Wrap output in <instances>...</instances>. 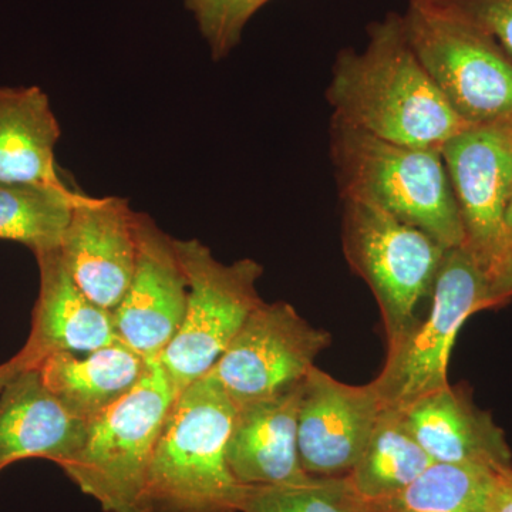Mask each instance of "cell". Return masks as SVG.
<instances>
[{"instance_id":"6da1fadb","label":"cell","mask_w":512,"mask_h":512,"mask_svg":"<svg viewBox=\"0 0 512 512\" xmlns=\"http://www.w3.org/2000/svg\"><path fill=\"white\" fill-rule=\"evenodd\" d=\"M326 100L332 119L407 146L441 150L470 127L420 62L396 12L370 23L362 50H340Z\"/></svg>"},{"instance_id":"7a4b0ae2","label":"cell","mask_w":512,"mask_h":512,"mask_svg":"<svg viewBox=\"0 0 512 512\" xmlns=\"http://www.w3.org/2000/svg\"><path fill=\"white\" fill-rule=\"evenodd\" d=\"M329 153L340 200L375 205L443 247H463V222L441 150L393 143L330 119Z\"/></svg>"},{"instance_id":"3957f363","label":"cell","mask_w":512,"mask_h":512,"mask_svg":"<svg viewBox=\"0 0 512 512\" xmlns=\"http://www.w3.org/2000/svg\"><path fill=\"white\" fill-rule=\"evenodd\" d=\"M235 410L208 375L177 394L154 450L141 512H239L247 487L227 461Z\"/></svg>"},{"instance_id":"277c9868","label":"cell","mask_w":512,"mask_h":512,"mask_svg":"<svg viewBox=\"0 0 512 512\" xmlns=\"http://www.w3.org/2000/svg\"><path fill=\"white\" fill-rule=\"evenodd\" d=\"M177 390L158 360L140 383L87 424L82 448L60 468L104 512H141L148 470Z\"/></svg>"},{"instance_id":"5b68a950","label":"cell","mask_w":512,"mask_h":512,"mask_svg":"<svg viewBox=\"0 0 512 512\" xmlns=\"http://www.w3.org/2000/svg\"><path fill=\"white\" fill-rule=\"evenodd\" d=\"M342 248L350 269L375 296L387 346L394 345L420 319V305L430 299L448 248L421 229L356 200H342Z\"/></svg>"},{"instance_id":"8992f818","label":"cell","mask_w":512,"mask_h":512,"mask_svg":"<svg viewBox=\"0 0 512 512\" xmlns=\"http://www.w3.org/2000/svg\"><path fill=\"white\" fill-rule=\"evenodd\" d=\"M494 309L490 274L466 247L448 248L429 308L399 342L387 346L373 380L384 407L402 410L448 384V362L461 326L474 313Z\"/></svg>"},{"instance_id":"52a82bcc","label":"cell","mask_w":512,"mask_h":512,"mask_svg":"<svg viewBox=\"0 0 512 512\" xmlns=\"http://www.w3.org/2000/svg\"><path fill=\"white\" fill-rule=\"evenodd\" d=\"M187 276L181 328L158 362L177 393L211 372L252 312L264 302L256 284L264 266L245 258L218 261L198 239H175Z\"/></svg>"},{"instance_id":"ba28073f","label":"cell","mask_w":512,"mask_h":512,"mask_svg":"<svg viewBox=\"0 0 512 512\" xmlns=\"http://www.w3.org/2000/svg\"><path fill=\"white\" fill-rule=\"evenodd\" d=\"M407 36L450 106L470 126L512 119V60L470 23L416 2Z\"/></svg>"},{"instance_id":"9c48e42d","label":"cell","mask_w":512,"mask_h":512,"mask_svg":"<svg viewBox=\"0 0 512 512\" xmlns=\"http://www.w3.org/2000/svg\"><path fill=\"white\" fill-rule=\"evenodd\" d=\"M332 345L328 330L315 328L288 302L265 301L249 315L212 367L235 407L299 386L316 359Z\"/></svg>"},{"instance_id":"30bf717a","label":"cell","mask_w":512,"mask_h":512,"mask_svg":"<svg viewBox=\"0 0 512 512\" xmlns=\"http://www.w3.org/2000/svg\"><path fill=\"white\" fill-rule=\"evenodd\" d=\"M464 228V247L487 269L505 254L512 191V119L470 126L441 147Z\"/></svg>"},{"instance_id":"8fae6325","label":"cell","mask_w":512,"mask_h":512,"mask_svg":"<svg viewBox=\"0 0 512 512\" xmlns=\"http://www.w3.org/2000/svg\"><path fill=\"white\" fill-rule=\"evenodd\" d=\"M137 259L123 301L113 312L117 339L148 360L173 342L187 309L188 284L175 238L137 212Z\"/></svg>"},{"instance_id":"7c38bea8","label":"cell","mask_w":512,"mask_h":512,"mask_svg":"<svg viewBox=\"0 0 512 512\" xmlns=\"http://www.w3.org/2000/svg\"><path fill=\"white\" fill-rule=\"evenodd\" d=\"M375 384L339 382L318 366L302 386L298 446L303 470L312 477L352 473L383 410Z\"/></svg>"},{"instance_id":"4fadbf2b","label":"cell","mask_w":512,"mask_h":512,"mask_svg":"<svg viewBox=\"0 0 512 512\" xmlns=\"http://www.w3.org/2000/svg\"><path fill=\"white\" fill-rule=\"evenodd\" d=\"M137 212L120 197L80 192L60 247L76 285L107 311H116L133 278Z\"/></svg>"},{"instance_id":"5bb4252c","label":"cell","mask_w":512,"mask_h":512,"mask_svg":"<svg viewBox=\"0 0 512 512\" xmlns=\"http://www.w3.org/2000/svg\"><path fill=\"white\" fill-rule=\"evenodd\" d=\"M434 463L512 468V451L493 414L480 409L466 384L436 390L400 410Z\"/></svg>"},{"instance_id":"9a60e30c","label":"cell","mask_w":512,"mask_h":512,"mask_svg":"<svg viewBox=\"0 0 512 512\" xmlns=\"http://www.w3.org/2000/svg\"><path fill=\"white\" fill-rule=\"evenodd\" d=\"M302 386L303 383L268 399L242 404L235 410L227 461L231 473L245 487L311 480L299 457Z\"/></svg>"},{"instance_id":"2e32d148","label":"cell","mask_w":512,"mask_h":512,"mask_svg":"<svg viewBox=\"0 0 512 512\" xmlns=\"http://www.w3.org/2000/svg\"><path fill=\"white\" fill-rule=\"evenodd\" d=\"M39 298L28 342L20 350L30 367L55 353L93 352L116 342L113 312L101 308L73 281L60 251L36 255Z\"/></svg>"},{"instance_id":"e0dca14e","label":"cell","mask_w":512,"mask_h":512,"mask_svg":"<svg viewBox=\"0 0 512 512\" xmlns=\"http://www.w3.org/2000/svg\"><path fill=\"white\" fill-rule=\"evenodd\" d=\"M87 424L47 389L39 367L22 370L0 392V470L35 457L62 466L82 448Z\"/></svg>"},{"instance_id":"ac0fdd59","label":"cell","mask_w":512,"mask_h":512,"mask_svg":"<svg viewBox=\"0 0 512 512\" xmlns=\"http://www.w3.org/2000/svg\"><path fill=\"white\" fill-rule=\"evenodd\" d=\"M151 360L116 340L84 355L55 353L40 363L47 389L84 421L120 402L146 375Z\"/></svg>"},{"instance_id":"d6986e66","label":"cell","mask_w":512,"mask_h":512,"mask_svg":"<svg viewBox=\"0 0 512 512\" xmlns=\"http://www.w3.org/2000/svg\"><path fill=\"white\" fill-rule=\"evenodd\" d=\"M59 121L40 87H0V184L64 187Z\"/></svg>"},{"instance_id":"ffe728a7","label":"cell","mask_w":512,"mask_h":512,"mask_svg":"<svg viewBox=\"0 0 512 512\" xmlns=\"http://www.w3.org/2000/svg\"><path fill=\"white\" fill-rule=\"evenodd\" d=\"M433 463L402 412L383 407L349 478L363 500H379L402 491Z\"/></svg>"},{"instance_id":"44dd1931","label":"cell","mask_w":512,"mask_h":512,"mask_svg":"<svg viewBox=\"0 0 512 512\" xmlns=\"http://www.w3.org/2000/svg\"><path fill=\"white\" fill-rule=\"evenodd\" d=\"M79 194L69 185L0 184V239L35 255L59 251Z\"/></svg>"},{"instance_id":"7402d4cb","label":"cell","mask_w":512,"mask_h":512,"mask_svg":"<svg viewBox=\"0 0 512 512\" xmlns=\"http://www.w3.org/2000/svg\"><path fill=\"white\" fill-rule=\"evenodd\" d=\"M497 471L433 463L399 493L367 501L366 512H488Z\"/></svg>"},{"instance_id":"603a6c76","label":"cell","mask_w":512,"mask_h":512,"mask_svg":"<svg viewBox=\"0 0 512 512\" xmlns=\"http://www.w3.org/2000/svg\"><path fill=\"white\" fill-rule=\"evenodd\" d=\"M239 512H366L349 476L245 488Z\"/></svg>"},{"instance_id":"cb8c5ba5","label":"cell","mask_w":512,"mask_h":512,"mask_svg":"<svg viewBox=\"0 0 512 512\" xmlns=\"http://www.w3.org/2000/svg\"><path fill=\"white\" fill-rule=\"evenodd\" d=\"M268 2L271 0H183L217 62L231 55L248 23Z\"/></svg>"},{"instance_id":"d4e9b609","label":"cell","mask_w":512,"mask_h":512,"mask_svg":"<svg viewBox=\"0 0 512 512\" xmlns=\"http://www.w3.org/2000/svg\"><path fill=\"white\" fill-rule=\"evenodd\" d=\"M470 23L512 60V0H410Z\"/></svg>"},{"instance_id":"484cf974","label":"cell","mask_w":512,"mask_h":512,"mask_svg":"<svg viewBox=\"0 0 512 512\" xmlns=\"http://www.w3.org/2000/svg\"><path fill=\"white\" fill-rule=\"evenodd\" d=\"M491 301L494 309L503 308L512 299V248L490 274Z\"/></svg>"},{"instance_id":"4316f807","label":"cell","mask_w":512,"mask_h":512,"mask_svg":"<svg viewBox=\"0 0 512 512\" xmlns=\"http://www.w3.org/2000/svg\"><path fill=\"white\" fill-rule=\"evenodd\" d=\"M488 512H512V468L495 473Z\"/></svg>"},{"instance_id":"83f0119b","label":"cell","mask_w":512,"mask_h":512,"mask_svg":"<svg viewBox=\"0 0 512 512\" xmlns=\"http://www.w3.org/2000/svg\"><path fill=\"white\" fill-rule=\"evenodd\" d=\"M29 363L26 362L25 357L20 355H16L9 360V362L3 363L0 365V392L5 389L6 384L10 382L18 373L22 372V370L28 369Z\"/></svg>"},{"instance_id":"f1b7e54d","label":"cell","mask_w":512,"mask_h":512,"mask_svg":"<svg viewBox=\"0 0 512 512\" xmlns=\"http://www.w3.org/2000/svg\"><path fill=\"white\" fill-rule=\"evenodd\" d=\"M512 248V191L508 201L507 212H505V254ZM504 254V255H505ZM504 258V256H503Z\"/></svg>"}]
</instances>
